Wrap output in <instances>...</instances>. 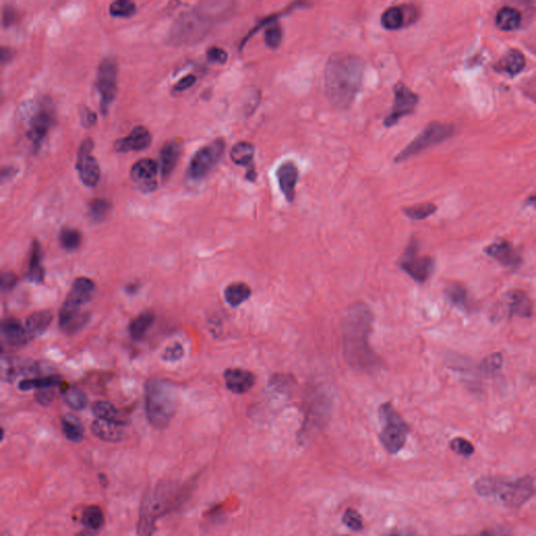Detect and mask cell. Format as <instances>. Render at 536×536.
<instances>
[{
	"mask_svg": "<svg viewBox=\"0 0 536 536\" xmlns=\"http://www.w3.org/2000/svg\"><path fill=\"white\" fill-rule=\"evenodd\" d=\"M418 18L417 10L415 6H390L382 13V25L389 31H397L405 25L415 22Z\"/></svg>",
	"mask_w": 536,
	"mask_h": 536,
	"instance_id": "9a60e30c",
	"label": "cell"
},
{
	"mask_svg": "<svg viewBox=\"0 0 536 536\" xmlns=\"http://www.w3.org/2000/svg\"><path fill=\"white\" fill-rule=\"evenodd\" d=\"M75 536H96V533H94V531L85 529V530L81 531V533H78V535Z\"/></svg>",
	"mask_w": 536,
	"mask_h": 536,
	"instance_id": "91938a15",
	"label": "cell"
},
{
	"mask_svg": "<svg viewBox=\"0 0 536 536\" xmlns=\"http://www.w3.org/2000/svg\"><path fill=\"white\" fill-rule=\"evenodd\" d=\"M62 384V379L58 375L43 376V377L31 378L22 380L19 384L21 391L42 390V389L56 388Z\"/></svg>",
	"mask_w": 536,
	"mask_h": 536,
	"instance_id": "1f68e13d",
	"label": "cell"
},
{
	"mask_svg": "<svg viewBox=\"0 0 536 536\" xmlns=\"http://www.w3.org/2000/svg\"><path fill=\"white\" fill-rule=\"evenodd\" d=\"M417 240L413 239L405 249L399 260V266L410 275L414 281L423 283L428 281L434 271L435 261L430 256H420Z\"/></svg>",
	"mask_w": 536,
	"mask_h": 536,
	"instance_id": "30bf717a",
	"label": "cell"
},
{
	"mask_svg": "<svg viewBox=\"0 0 536 536\" xmlns=\"http://www.w3.org/2000/svg\"><path fill=\"white\" fill-rule=\"evenodd\" d=\"M436 211V205L430 203H419V205L403 209V213L412 220L426 219V218L432 216Z\"/></svg>",
	"mask_w": 536,
	"mask_h": 536,
	"instance_id": "f35d334b",
	"label": "cell"
},
{
	"mask_svg": "<svg viewBox=\"0 0 536 536\" xmlns=\"http://www.w3.org/2000/svg\"><path fill=\"white\" fill-rule=\"evenodd\" d=\"M451 451H455L458 455L463 456V457H470L475 453V447L470 441L466 439L458 437V438L453 439L451 442Z\"/></svg>",
	"mask_w": 536,
	"mask_h": 536,
	"instance_id": "f6af8a7d",
	"label": "cell"
},
{
	"mask_svg": "<svg viewBox=\"0 0 536 536\" xmlns=\"http://www.w3.org/2000/svg\"><path fill=\"white\" fill-rule=\"evenodd\" d=\"M475 488L480 495L499 498L504 505L509 508L521 507L535 493V481L531 477H524L512 482L487 477L477 481Z\"/></svg>",
	"mask_w": 536,
	"mask_h": 536,
	"instance_id": "5b68a950",
	"label": "cell"
},
{
	"mask_svg": "<svg viewBox=\"0 0 536 536\" xmlns=\"http://www.w3.org/2000/svg\"><path fill=\"white\" fill-rule=\"evenodd\" d=\"M50 389H42V390L38 391L37 395H36V399L38 403L41 405H48L54 401L55 392Z\"/></svg>",
	"mask_w": 536,
	"mask_h": 536,
	"instance_id": "f5cc1de1",
	"label": "cell"
},
{
	"mask_svg": "<svg viewBox=\"0 0 536 536\" xmlns=\"http://www.w3.org/2000/svg\"><path fill=\"white\" fill-rule=\"evenodd\" d=\"M207 58L210 62L224 64L228 61L229 55L219 46H212L207 50Z\"/></svg>",
	"mask_w": 536,
	"mask_h": 536,
	"instance_id": "c3c4849f",
	"label": "cell"
},
{
	"mask_svg": "<svg viewBox=\"0 0 536 536\" xmlns=\"http://www.w3.org/2000/svg\"><path fill=\"white\" fill-rule=\"evenodd\" d=\"M453 131V127L445 125V124H428L424 128L423 131L420 132L399 154H397V157H395V163L407 161L410 157L447 140L449 136H451Z\"/></svg>",
	"mask_w": 536,
	"mask_h": 536,
	"instance_id": "ba28073f",
	"label": "cell"
},
{
	"mask_svg": "<svg viewBox=\"0 0 536 536\" xmlns=\"http://www.w3.org/2000/svg\"><path fill=\"white\" fill-rule=\"evenodd\" d=\"M275 178L286 201L292 203L296 196V187L298 180V170L296 164L291 161H284L275 171Z\"/></svg>",
	"mask_w": 536,
	"mask_h": 536,
	"instance_id": "d6986e66",
	"label": "cell"
},
{
	"mask_svg": "<svg viewBox=\"0 0 536 536\" xmlns=\"http://www.w3.org/2000/svg\"><path fill=\"white\" fill-rule=\"evenodd\" d=\"M365 63L361 57L351 52H334L324 71L326 96L338 110H347L354 103L363 87Z\"/></svg>",
	"mask_w": 536,
	"mask_h": 536,
	"instance_id": "6da1fadb",
	"label": "cell"
},
{
	"mask_svg": "<svg viewBox=\"0 0 536 536\" xmlns=\"http://www.w3.org/2000/svg\"><path fill=\"white\" fill-rule=\"evenodd\" d=\"M159 165L151 159H142L132 166L130 178L142 192L151 193L159 186Z\"/></svg>",
	"mask_w": 536,
	"mask_h": 536,
	"instance_id": "5bb4252c",
	"label": "cell"
},
{
	"mask_svg": "<svg viewBox=\"0 0 536 536\" xmlns=\"http://www.w3.org/2000/svg\"><path fill=\"white\" fill-rule=\"evenodd\" d=\"M92 430L94 436L101 440L106 442H119L124 436V424L98 418L92 422Z\"/></svg>",
	"mask_w": 536,
	"mask_h": 536,
	"instance_id": "603a6c76",
	"label": "cell"
},
{
	"mask_svg": "<svg viewBox=\"0 0 536 536\" xmlns=\"http://www.w3.org/2000/svg\"><path fill=\"white\" fill-rule=\"evenodd\" d=\"M184 354V347L178 342H175V344L166 348L163 353V359L165 361H169V363H174V361H180Z\"/></svg>",
	"mask_w": 536,
	"mask_h": 536,
	"instance_id": "7dc6e473",
	"label": "cell"
},
{
	"mask_svg": "<svg viewBox=\"0 0 536 536\" xmlns=\"http://www.w3.org/2000/svg\"><path fill=\"white\" fill-rule=\"evenodd\" d=\"M485 253L505 268H516L522 263V256L518 249L506 240H499L488 245Z\"/></svg>",
	"mask_w": 536,
	"mask_h": 536,
	"instance_id": "ac0fdd59",
	"label": "cell"
},
{
	"mask_svg": "<svg viewBox=\"0 0 536 536\" xmlns=\"http://www.w3.org/2000/svg\"><path fill=\"white\" fill-rule=\"evenodd\" d=\"M153 321H154V314L152 312L146 311V312L140 313L138 317L132 321L131 325H130L129 330L131 338L136 340L144 338L152 326Z\"/></svg>",
	"mask_w": 536,
	"mask_h": 536,
	"instance_id": "836d02e7",
	"label": "cell"
},
{
	"mask_svg": "<svg viewBox=\"0 0 536 536\" xmlns=\"http://www.w3.org/2000/svg\"><path fill=\"white\" fill-rule=\"evenodd\" d=\"M526 65L524 55L520 50H510L500 60L499 69L510 75H516L524 69Z\"/></svg>",
	"mask_w": 536,
	"mask_h": 536,
	"instance_id": "4316f807",
	"label": "cell"
},
{
	"mask_svg": "<svg viewBox=\"0 0 536 536\" xmlns=\"http://www.w3.org/2000/svg\"><path fill=\"white\" fill-rule=\"evenodd\" d=\"M18 115L23 121L29 122V128L27 136L37 150L54 125V110L44 103L39 104L31 100L25 101L19 106Z\"/></svg>",
	"mask_w": 536,
	"mask_h": 536,
	"instance_id": "52a82bcc",
	"label": "cell"
},
{
	"mask_svg": "<svg viewBox=\"0 0 536 536\" xmlns=\"http://www.w3.org/2000/svg\"><path fill=\"white\" fill-rule=\"evenodd\" d=\"M80 121H81L82 126L84 128H90L92 126L96 125V121H98V117H96V113L88 108L87 106H82L80 108Z\"/></svg>",
	"mask_w": 536,
	"mask_h": 536,
	"instance_id": "681fc988",
	"label": "cell"
},
{
	"mask_svg": "<svg viewBox=\"0 0 536 536\" xmlns=\"http://www.w3.org/2000/svg\"><path fill=\"white\" fill-rule=\"evenodd\" d=\"M283 39V29L277 23L269 25L264 33V42L271 50H275L281 45Z\"/></svg>",
	"mask_w": 536,
	"mask_h": 536,
	"instance_id": "7bdbcfd3",
	"label": "cell"
},
{
	"mask_svg": "<svg viewBox=\"0 0 536 536\" xmlns=\"http://www.w3.org/2000/svg\"><path fill=\"white\" fill-rule=\"evenodd\" d=\"M379 418L382 422L380 442L388 453H399L407 442L410 428L407 422L390 403H382L379 407Z\"/></svg>",
	"mask_w": 536,
	"mask_h": 536,
	"instance_id": "8992f818",
	"label": "cell"
},
{
	"mask_svg": "<svg viewBox=\"0 0 536 536\" xmlns=\"http://www.w3.org/2000/svg\"><path fill=\"white\" fill-rule=\"evenodd\" d=\"M178 409V391L168 380L153 378L147 384L146 412L149 422L157 428L169 426Z\"/></svg>",
	"mask_w": 536,
	"mask_h": 536,
	"instance_id": "277c9868",
	"label": "cell"
},
{
	"mask_svg": "<svg viewBox=\"0 0 536 536\" xmlns=\"http://www.w3.org/2000/svg\"><path fill=\"white\" fill-rule=\"evenodd\" d=\"M508 309L512 317H531L533 312V300L524 290H512L508 294Z\"/></svg>",
	"mask_w": 536,
	"mask_h": 536,
	"instance_id": "cb8c5ba5",
	"label": "cell"
},
{
	"mask_svg": "<svg viewBox=\"0 0 536 536\" xmlns=\"http://www.w3.org/2000/svg\"><path fill=\"white\" fill-rule=\"evenodd\" d=\"M373 314L363 303L353 305L342 324V342L347 363L357 371L373 373L382 367V359L370 346Z\"/></svg>",
	"mask_w": 536,
	"mask_h": 536,
	"instance_id": "7a4b0ae2",
	"label": "cell"
},
{
	"mask_svg": "<svg viewBox=\"0 0 536 536\" xmlns=\"http://www.w3.org/2000/svg\"><path fill=\"white\" fill-rule=\"evenodd\" d=\"M63 399L67 405L75 411L83 410L87 405L88 399L86 395L79 389L68 386L63 391Z\"/></svg>",
	"mask_w": 536,
	"mask_h": 536,
	"instance_id": "74e56055",
	"label": "cell"
},
{
	"mask_svg": "<svg viewBox=\"0 0 536 536\" xmlns=\"http://www.w3.org/2000/svg\"><path fill=\"white\" fill-rule=\"evenodd\" d=\"M197 77L195 75H187L186 77L182 78L178 83L174 86V90L178 92H184V90L189 89L192 87L195 83H196Z\"/></svg>",
	"mask_w": 536,
	"mask_h": 536,
	"instance_id": "816d5d0a",
	"label": "cell"
},
{
	"mask_svg": "<svg viewBox=\"0 0 536 536\" xmlns=\"http://www.w3.org/2000/svg\"><path fill=\"white\" fill-rule=\"evenodd\" d=\"M52 321V314L50 311L41 310L31 313L27 319L25 328L31 338L41 335L48 330Z\"/></svg>",
	"mask_w": 536,
	"mask_h": 536,
	"instance_id": "484cf974",
	"label": "cell"
},
{
	"mask_svg": "<svg viewBox=\"0 0 536 536\" xmlns=\"http://www.w3.org/2000/svg\"><path fill=\"white\" fill-rule=\"evenodd\" d=\"M81 521L86 529L96 533L104 525V514L99 506H88L82 514Z\"/></svg>",
	"mask_w": 536,
	"mask_h": 536,
	"instance_id": "d6a6232c",
	"label": "cell"
},
{
	"mask_svg": "<svg viewBox=\"0 0 536 536\" xmlns=\"http://www.w3.org/2000/svg\"><path fill=\"white\" fill-rule=\"evenodd\" d=\"M111 210L110 201L104 198H96L90 201L89 215L94 222H100L104 220Z\"/></svg>",
	"mask_w": 536,
	"mask_h": 536,
	"instance_id": "ab89813d",
	"label": "cell"
},
{
	"mask_svg": "<svg viewBox=\"0 0 536 536\" xmlns=\"http://www.w3.org/2000/svg\"><path fill=\"white\" fill-rule=\"evenodd\" d=\"M388 536H420L417 533H412V531H397V533H391Z\"/></svg>",
	"mask_w": 536,
	"mask_h": 536,
	"instance_id": "680465c9",
	"label": "cell"
},
{
	"mask_svg": "<svg viewBox=\"0 0 536 536\" xmlns=\"http://www.w3.org/2000/svg\"><path fill=\"white\" fill-rule=\"evenodd\" d=\"M92 411L99 419L109 420V421L124 424L121 414L115 409V405L108 401H96L92 407Z\"/></svg>",
	"mask_w": 536,
	"mask_h": 536,
	"instance_id": "d590c367",
	"label": "cell"
},
{
	"mask_svg": "<svg viewBox=\"0 0 536 536\" xmlns=\"http://www.w3.org/2000/svg\"><path fill=\"white\" fill-rule=\"evenodd\" d=\"M17 283V277L12 273H3L1 275V288L3 291L14 288Z\"/></svg>",
	"mask_w": 536,
	"mask_h": 536,
	"instance_id": "db71d44e",
	"label": "cell"
},
{
	"mask_svg": "<svg viewBox=\"0 0 536 536\" xmlns=\"http://www.w3.org/2000/svg\"><path fill=\"white\" fill-rule=\"evenodd\" d=\"M14 50L12 48H8V46H2L0 48V60H1L2 64L8 62L14 57Z\"/></svg>",
	"mask_w": 536,
	"mask_h": 536,
	"instance_id": "9f6ffc18",
	"label": "cell"
},
{
	"mask_svg": "<svg viewBox=\"0 0 536 536\" xmlns=\"http://www.w3.org/2000/svg\"><path fill=\"white\" fill-rule=\"evenodd\" d=\"M342 522H344V524L346 525L348 528H350L351 530H363V519H361V514H359L356 510L351 509V508L347 509L344 516H342Z\"/></svg>",
	"mask_w": 536,
	"mask_h": 536,
	"instance_id": "ee69618b",
	"label": "cell"
},
{
	"mask_svg": "<svg viewBox=\"0 0 536 536\" xmlns=\"http://www.w3.org/2000/svg\"><path fill=\"white\" fill-rule=\"evenodd\" d=\"M233 163L242 167H249L255 157V146L249 142H239L233 146L230 153Z\"/></svg>",
	"mask_w": 536,
	"mask_h": 536,
	"instance_id": "f546056e",
	"label": "cell"
},
{
	"mask_svg": "<svg viewBox=\"0 0 536 536\" xmlns=\"http://www.w3.org/2000/svg\"><path fill=\"white\" fill-rule=\"evenodd\" d=\"M419 98L403 82H398L394 86V103L392 111L386 115L384 124L386 127H393L403 117L412 115L417 107Z\"/></svg>",
	"mask_w": 536,
	"mask_h": 536,
	"instance_id": "4fadbf2b",
	"label": "cell"
},
{
	"mask_svg": "<svg viewBox=\"0 0 536 536\" xmlns=\"http://www.w3.org/2000/svg\"><path fill=\"white\" fill-rule=\"evenodd\" d=\"M152 142V134L145 126H136L129 136L119 138L115 142V150L119 153L132 152V151L145 150Z\"/></svg>",
	"mask_w": 536,
	"mask_h": 536,
	"instance_id": "e0dca14e",
	"label": "cell"
},
{
	"mask_svg": "<svg viewBox=\"0 0 536 536\" xmlns=\"http://www.w3.org/2000/svg\"><path fill=\"white\" fill-rule=\"evenodd\" d=\"M42 251L39 242L34 241L31 247V258H29V270L27 277L33 283H41L43 282L44 270L41 266Z\"/></svg>",
	"mask_w": 536,
	"mask_h": 536,
	"instance_id": "4dcf8cb0",
	"label": "cell"
},
{
	"mask_svg": "<svg viewBox=\"0 0 536 536\" xmlns=\"http://www.w3.org/2000/svg\"><path fill=\"white\" fill-rule=\"evenodd\" d=\"M334 536H346V535H334Z\"/></svg>",
	"mask_w": 536,
	"mask_h": 536,
	"instance_id": "94428289",
	"label": "cell"
},
{
	"mask_svg": "<svg viewBox=\"0 0 536 536\" xmlns=\"http://www.w3.org/2000/svg\"><path fill=\"white\" fill-rule=\"evenodd\" d=\"M17 173V170L14 167H3L1 170V180L3 182L4 180H8V178L15 176Z\"/></svg>",
	"mask_w": 536,
	"mask_h": 536,
	"instance_id": "6f0895ef",
	"label": "cell"
},
{
	"mask_svg": "<svg viewBox=\"0 0 536 536\" xmlns=\"http://www.w3.org/2000/svg\"><path fill=\"white\" fill-rule=\"evenodd\" d=\"M1 333L8 345L13 347L24 346L31 338L27 328L15 319H6L2 321Z\"/></svg>",
	"mask_w": 536,
	"mask_h": 536,
	"instance_id": "7402d4cb",
	"label": "cell"
},
{
	"mask_svg": "<svg viewBox=\"0 0 536 536\" xmlns=\"http://www.w3.org/2000/svg\"><path fill=\"white\" fill-rule=\"evenodd\" d=\"M445 294L455 306L462 307V308L468 306V291L463 284L453 282L445 288Z\"/></svg>",
	"mask_w": 536,
	"mask_h": 536,
	"instance_id": "8d00e7d4",
	"label": "cell"
},
{
	"mask_svg": "<svg viewBox=\"0 0 536 536\" xmlns=\"http://www.w3.org/2000/svg\"><path fill=\"white\" fill-rule=\"evenodd\" d=\"M187 488H180L175 483L161 482L150 489L142 502L136 528L138 536H152L157 521L182 503Z\"/></svg>",
	"mask_w": 536,
	"mask_h": 536,
	"instance_id": "3957f363",
	"label": "cell"
},
{
	"mask_svg": "<svg viewBox=\"0 0 536 536\" xmlns=\"http://www.w3.org/2000/svg\"><path fill=\"white\" fill-rule=\"evenodd\" d=\"M224 380L231 392L245 394L255 386L256 376L249 370L231 368L224 372Z\"/></svg>",
	"mask_w": 536,
	"mask_h": 536,
	"instance_id": "ffe728a7",
	"label": "cell"
},
{
	"mask_svg": "<svg viewBox=\"0 0 536 536\" xmlns=\"http://www.w3.org/2000/svg\"><path fill=\"white\" fill-rule=\"evenodd\" d=\"M182 152V142L178 138L168 140L161 150L159 168L164 180H167L173 173L174 169L180 161Z\"/></svg>",
	"mask_w": 536,
	"mask_h": 536,
	"instance_id": "44dd1931",
	"label": "cell"
},
{
	"mask_svg": "<svg viewBox=\"0 0 536 536\" xmlns=\"http://www.w3.org/2000/svg\"><path fill=\"white\" fill-rule=\"evenodd\" d=\"M94 291V283L88 277H78L73 282L71 292L67 294V300L75 304L85 306L90 300Z\"/></svg>",
	"mask_w": 536,
	"mask_h": 536,
	"instance_id": "d4e9b609",
	"label": "cell"
},
{
	"mask_svg": "<svg viewBox=\"0 0 536 536\" xmlns=\"http://www.w3.org/2000/svg\"><path fill=\"white\" fill-rule=\"evenodd\" d=\"M503 365V356L500 353L489 355L481 363V370L484 373L493 374L501 369Z\"/></svg>",
	"mask_w": 536,
	"mask_h": 536,
	"instance_id": "bcb514c9",
	"label": "cell"
},
{
	"mask_svg": "<svg viewBox=\"0 0 536 536\" xmlns=\"http://www.w3.org/2000/svg\"><path fill=\"white\" fill-rule=\"evenodd\" d=\"M136 4L129 0H117L109 6L111 16L128 18L136 14Z\"/></svg>",
	"mask_w": 536,
	"mask_h": 536,
	"instance_id": "60d3db41",
	"label": "cell"
},
{
	"mask_svg": "<svg viewBox=\"0 0 536 536\" xmlns=\"http://www.w3.org/2000/svg\"><path fill=\"white\" fill-rule=\"evenodd\" d=\"M81 233L75 229H65L60 234V243L66 251H75L81 245Z\"/></svg>",
	"mask_w": 536,
	"mask_h": 536,
	"instance_id": "b9f144b4",
	"label": "cell"
},
{
	"mask_svg": "<svg viewBox=\"0 0 536 536\" xmlns=\"http://www.w3.org/2000/svg\"><path fill=\"white\" fill-rule=\"evenodd\" d=\"M226 151V142L218 138L201 147L189 164L188 174L192 180L205 178L219 163Z\"/></svg>",
	"mask_w": 536,
	"mask_h": 536,
	"instance_id": "9c48e42d",
	"label": "cell"
},
{
	"mask_svg": "<svg viewBox=\"0 0 536 536\" xmlns=\"http://www.w3.org/2000/svg\"><path fill=\"white\" fill-rule=\"evenodd\" d=\"M512 533L508 529L504 528V527H499V528L489 529V530L483 531V533H479L477 535L472 536H510Z\"/></svg>",
	"mask_w": 536,
	"mask_h": 536,
	"instance_id": "11a10c76",
	"label": "cell"
},
{
	"mask_svg": "<svg viewBox=\"0 0 536 536\" xmlns=\"http://www.w3.org/2000/svg\"><path fill=\"white\" fill-rule=\"evenodd\" d=\"M18 19V12L12 6H4L2 10V25L4 27H12Z\"/></svg>",
	"mask_w": 536,
	"mask_h": 536,
	"instance_id": "f907efd6",
	"label": "cell"
},
{
	"mask_svg": "<svg viewBox=\"0 0 536 536\" xmlns=\"http://www.w3.org/2000/svg\"><path fill=\"white\" fill-rule=\"evenodd\" d=\"M94 146L92 138H85L80 146L75 161V169L79 173L80 180L88 188H94L101 178L100 165L96 157L92 155Z\"/></svg>",
	"mask_w": 536,
	"mask_h": 536,
	"instance_id": "7c38bea8",
	"label": "cell"
},
{
	"mask_svg": "<svg viewBox=\"0 0 536 536\" xmlns=\"http://www.w3.org/2000/svg\"><path fill=\"white\" fill-rule=\"evenodd\" d=\"M117 66L115 58L106 57L99 65L96 87L100 94L101 113L106 115L117 96Z\"/></svg>",
	"mask_w": 536,
	"mask_h": 536,
	"instance_id": "8fae6325",
	"label": "cell"
},
{
	"mask_svg": "<svg viewBox=\"0 0 536 536\" xmlns=\"http://www.w3.org/2000/svg\"><path fill=\"white\" fill-rule=\"evenodd\" d=\"M3 536H6V535H3Z\"/></svg>",
	"mask_w": 536,
	"mask_h": 536,
	"instance_id": "6125c7cd",
	"label": "cell"
},
{
	"mask_svg": "<svg viewBox=\"0 0 536 536\" xmlns=\"http://www.w3.org/2000/svg\"><path fill=\"white\" fill-rule=\"evenodd\" d=\"M252 289L245 282H234L224 289V298L232 307H238L249 300Z\"/></svg>",
	"mask_w": 536,
	"mask_h": 536,
	"instance_id": "f1b7e54d",
	"label": "cell"
},
{
	"mask_svg": "<svg viewBox=\"0 0 536 536\" xmlns=\"http://www.w3.org/2000/svg\"><path fill=\"white\" fill-rule=\"evenodd\" d=\"M61 426L65 437L73 442H80L83 440L84 430L81 422L73 415H66L61 420Z\"/></svg>",
	"mask_w": 536,
	"mask_h": 536,
	"instance_id": "e575fe53",
	"label": "cell"
},
{
	"mask_svg": "<svg viewBox=\"0 0 536 536\" xmlns=\"http://www.w3.org/2000/svg\"><path fill=\"white\" fill-rule=\"evenodd\" d=\"M522 21L520 10L512 6H504L498 12L495 24L502 31H512L519 29Z\"/></svg>",
	"mask_w": 536,
	"mask_h": 536,
	"instance_id": "83f0119b",
	"label": "cell"
},
{
	"mask_svg": "<svg viewBox=\"0 0 536 536\" xmlns=\"http://www.w3.org/2000/svg\"><path fill=\"white\" fill-rule=\"evenodd\" d=\"M83 306L65 300L60 310V327L66 333L79 331L87 323L89 314L84 311Z\"/></svg>",
	"mask_w": 536,
	"mask_h": 536,
	"instance_id": "2e32d148",
	"label": "cell"
}]
</instances>
